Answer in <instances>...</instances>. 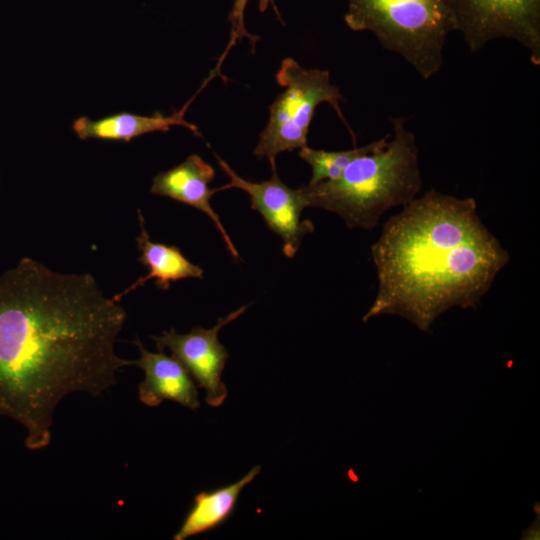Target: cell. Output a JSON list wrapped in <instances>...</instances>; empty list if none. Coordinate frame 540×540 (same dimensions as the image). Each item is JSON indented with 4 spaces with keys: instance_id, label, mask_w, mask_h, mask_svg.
<instances>
[{
    "instance_id": "cell-1",
    "label": "cell",
    "mask_w": 540,
    "mask_h": 540,
    "mask_svg": "<svg viewBox=\"0 0 540 540\" xmlns=\"http://www.w3.org/2000/svg\"><path fill=\"white\" fill-rule=\"evenodd\" d=\"M125 321L90 273L63 274L25 257L0 276V416L24 427L27 449L50 444L66 396L99 397L131 366L115 351Z\"/></svg>"
},
{
    "instance_id": "cell-2",
    "label": "cell",
    "mask_w": 540,
    "mask_h": 540,
    "mask_svg": "<svg viewBox=\"0 0 540 540\" xmlns=\"http://www.w3.org/2000/svg\"><path fill=\"white\" fill-rule=\"evenodd\" d=\"M371 256L378 287L363 321L398 315L422 331L453 307H476L510 261L474 198L435 189L386 221Z\"/></svg>"
},
{
    "instance_id": "cell-3",
    "label": "cell",
    "mask_w": 540,
    "mask_h": 540,
    "mask_svg": "<svg viewBox=\"0 0 540 540\" xmlns=\"http://www.w3.org/2000/svg\"><path fill=\"white\" fill-rule=\"evenodd\" d=\"M390 121L392 134L355 158L337 178L299 187L307 207L336 213L348 228L371 230L388 210L417 197L422 177L415 135L405 119Z\"/></svg>"
},
{
    "instance_id": "cell-4",
    "label": "cell",
    "mask_w": 540,
    "mask_h": 540,
    "mask_svg": "<svg viewBox=\"0 0 540 540\" xmlns=\"http://www.w3.org/2000/svg\"><path fill=\"white\" fill-rule=\"evenodd\" d=\"M344 21L353 31L372 32L425 80L441 69L454 31L450 0H349Z\"/></svg>"
},
{
    "instance_id": "cell-5",
    "label": "cell",
    "mask_w": 540,
    "mask_h": 540,
    "mask_svg": "<svg viewBox=\"0 0 540 540\" xmlns=\"http://www.w3.org/2000/svg\"><path fill=\"white\" fill-rule=\"evenodd\" d=\"M276 80L284 91L269 107L268 123L254 148L256 157L268 159L271 170L276 169L279 153L307 146L309 128L319 104L328 103L348 127L340 108L343 96L331 83L329 71L304 68L288 57L282 61Z\"/></svg>"
},
{
    "instance_id": "cell-6",
    "label": "cell",
    "mask_w": 540,
    "mask_h": 540,
    "mask_svg": "<svg viewBox=\"0 0 540 540\" xmlns=\"http://www.w3.org/2000/svg\"><path fill=\"white\" fill-rule=\"evenodd\" d=\"M454 31L471 52L492 40L520 43L531 62L540 65V0H450Z\"/></svg>"
},
{
    "instance_id": "cell-7",
    "label": "cell",
    "mask_w": 540,
    "mask_h": 540,
    "mask_svg": "<svg viewBox=\"0 0 540 540\" xmlns=\"http://www.w3.org/2000/svg\"><path fill=\"white\" fill-rule=\"evenodd\" d=\"M248 306L244 305L225 318H219L210 329L196 326L189 333L179 334L171 328L160 336H151L158 351L169 349L172 356L185 367L196 385L205 391V401L211 407L221 406L227 397L222 373L229 353L220 343L218 333L222 327L240 317Z\"/></svg>"
},
{
    "instance_id": "cell-8",
    "label": "cell",
    "mask_w": 540,
    "mask_h": 540,
    "mask_svg": "<svg viewBox=\"0 0 540 540\" xmlns=\"http://www.w3.org/2000/svg\"><path fill=\"white\" fill-rule=\"evenodd\" d=\"M215 157L219 167L229 178L227 184L215 191L237 188L246 192L250 196L251 209L258 211L270 230L281 238L284 255L294 257L304 236L314 231L310 220L301 219L302 211L307 205L300 188L294 190L285 185L279 178L277 169L272 170L268 180H246L236 174L218 155L215 154Z\"/></svg>"
},
{
    "instance_id": "cell-9",
    "label": "cell",
    "mask_w": 540,
    "mask_h": 540,
    "mask_svg": "<svg viewBox=\"0 0 540 540\" xmlns=\"http://www.w3.org/2000/svg\"><path fill=\"white\" fill-rule=\"evenodd\" d=\"M134 344L140 357L131 360V366H137L145 373L144 380L138 386L141 403L156 407L169 400L192 410L200 408L197 385L176 358L164 354L163 351L149 352L138 338Z\"/></svg>"
},
{
    "instance_id": "cell-10",
    "label": "cell",
    "mask_w": 540,
    "mask_h": 540,
    "mask_svg": "<svg viewBox=\"0 0 540 540\" xmlns=\"http://www.w3.org/2000/svg\"><path fill=\"white\" fill-rule=\"evenodd\" d=\"M215 178V170L200 156L193 154L179 165L158 173L152 181L150 192L190 205L208 215L220 232L228 251L239 258L230 236L227 234L219 216L210 204L216 193L209 184Z\"/></svg>"
},
{
    "instance_id": "cell-11",
    "label": "cell",
    "mask_w": 540,
    "mask_h": 540,
    "mask_svg": "<svg viewBox=\"0 0 540 540\" xmlns=\"http://www.w3.org/2000/svg\"><path fill=\"white\" fill-rule=\"evenodd\" d=\"M207 85L204 81L196 93L181 107L170 115L155 112L153 115H138L128 112L108 115L98 120L86 116L76 119L72 129L81 140L101 139L129 142L131 139L153 132H167L172 126H182L193 134L200 136L198 127L185 119L188 107Z\"/></svg>"
},
{
    "instance_id": "cell-12",
    "label": "cell",
    "mask_w": 540,
    "mask_h": 540,
    "mask_svg": "<svg viewBox=\"0 0 540 540\" xmlns=\"http://www.w3.org/2000/svg\"><path fill=\"white\" fill-rule=\"evenodd\" d=\"M138 218L140 225V234L136 238L140 251L138 261L148 267L149 273L137 279L121 293L114 295L112 297L114 301L120 302L129 292L143 286L151 279H155V285L159 289L168 290L170 282L203 277V269L190 262L178 247L151 241L141 211H138Z\"/></svg>"
},
{
    "instance_id": "cell-13",
    "label": "cell",
    "mask_w": 540,
    "mask_h": 540,
    "mask_svg": "<svg viewBox=\"0 0 540 540\" xmlns=\"http://www.w3.org/2000/svg\"><path fill=\"white\" fill-rule=\"evenodd\" d=\"M260 469L257 465L235 483L196 494L173 539L185 540L222 525L233 513L242 489L255 479Z\"/></svg>"
},
{
    "instance_id": "cell-14",
    "label": "cell",
    "mask_w": 540,
    "mask_h": 540,
    "mask_svg": "<svg viewBox=\"0 0 540 540\" xmlns=\"http://www.w3.org/2000/svg\"><path fill=\"white\" fill-rule=\"evenodd\" d=\"M389 135L390 134H387L383 138L373 141L365 146L354 147L349 150L326 151L322 149H313L308 146L301 148L298 155L302 160L309 164L312 170L309 184L337 178L350 162L358 156L376 149L389 137Z\"/></svg>"
},
{
    "instance_id": "cell-15",
    "label": "cell",
    "mask_w": 540,
    "mask_h": 540,
    "mask_svg": "<svg viewBox=\"0 0 540 540\" xmlns=\"http://www.w3.org/2000/svg\"><path fill=\"white\" fill-rule=\"evenodd\" d=\"M247 3H248V0H234L233 2V6L228 16V20L230 22V39H229V42L227 43L226 48L224 49L221 56L219 57L215 68H213V70L209 74V76L212 79L215 76H220L221 78H223V75L221 74V66L226 56L230 52V50L238 41L242 40L243 38H246L251 45V52L252 53L255 52V46H256L257 41L260 39V37L249 33L246 29V26L244 23V12H245ZM269 4L273 7L275 13L279 17V20L282 22L279 11L276 5L274 4V0H259L260 12H265Z\"/></svg>"
}]
</instances>
